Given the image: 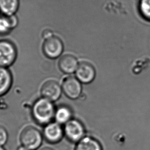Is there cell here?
Segmentation results:
<instances>
[{"mask_svg": "<svg viewBox=\"0 0 150 150\" xmlns=\"http://www.w3.org/2000/svg\"><path fill=\"white\" fill-rule=\"evenodd\" d=\"M17 57L15 44L9 40H0V66L8 68L14 63Z\"/></svg>", "mask_w": 150, "mask_h": 150, "instance_id": "cell-3", "label": "cell"}, {"mask_svg": "<svg viewBox=\"0 0 150 150\" xmlns=\"http://www.w3.org/2000/svg\"><path fill=\"white\" fill-rule=\"evenodd\" d=\"M0 13H1V12H0ZM0 16H1V15H0Z\"/></svg>", "mask_w": 150, "mask_h": 150, "instance_id": "cell-23", "label": "cell"}, {"mask_svg": "<svg viewBox=\"0 0 150 150\" xmlns=\"http://www.w3.org/2000/svg\"><path fill=\"white\" fill-rule=\"evenodd\" d=\"M17 150H29L27 149V148H25V146H22L21 145V146H20L19 148H18V149Z\"/></svg>", "mask_w": 150, "mask_h": 150, "instance_id": "cell-20", "label": "cell"}, {"mask_svg": "<svg viewBox=\"0 0 150 150\" xmlns=\"http://www.w3.org/2000/svg\"><path fill=\"white\" fill-rule=\"evenodd\" d=\"M56 108L54 102L41 97L33 103L31 108V116L36 123L45 126L54 119Z\"/></svg>", "mask_w": 150, "mask_h": 150, "instance_id": "cell-1", "label": "cell"}, {"mask_svg": "<svg viewBox=\"0 0 150 150\" xmlns=\"http://www.w3.org/2000/svg\"><path fill=\"white\" fill-rule=\"evenodd\" d=\"M54 36V33L52 30L46 29L44 30L42 33V37L44 39L46 40Z\"/></svg>", "mask_w": 150, "mask_h": 150, "instance_id": "cell-19", "label": "cell"}, {"mask_svg": "<svg viewBox=\"0 0 150 150\" xmlns=\"http://www.w3.org/2000/svg\"><path fill=\"white\" fill-rule=\"evenodd\" d=\"M42 134L46 142L52 144L58 143L64 135L63 127L56 121H52L44 126Z\"/></svg>", "mask_w": 150, "mask_h": 150, "instance_id": "cell-6", "label": "cell"}, {"mask_svg": "<svg viewBox=\"0 0 150 150\" xmlns=\"http://www.w3.org/2000/svg\"><path fill=\"white\" fill-rule=\"evenodd\" d=\"M76 150H102V149L97 140L91 137H86L80 140Z\"/></svg>", "mask_w": 150, "mask_h": 150, "instance_id": "cell-14", "label": "cell"}, {"mask_svg": "<svg viewBox=\"0 0 150 150\" xmlns=\"http://www.w3.org/2000/svg\"><path fill=\"white\" fill-rule=\"evenodd\" d=\"M12 30L8 16L3 15L0 16V35H6Z\"/></svg>", "mask_w": 150, "mask_h": 150, "instance_id": "cell-16", "label": "cell"}, {"mask_svg": "<svg viewBox=\"0 0 150 150\" xmlns=\"http://www.w3.org/2000/svg\"><path fill=\"white\" fill-rule=\"evenodd\" d=\"M64 50V44L60 38L57 36H52L45 40L42 50L45 56L48 58H58L62 54Z\"/></svg>", "mask_w": 150, "mask_h": 150, "instance_id": "cell-4", "label": "cell"}, {"mask_svg": "<svg viewBox=\"0 0 150 150\" xmlns=\"http://www.w3.org/2000/svg\"><path fill=\"white\" fill-rule=\"evenodd\" d=\"M43 139V134L32 126L25 127L20 135L21 145L29 150H38L42 146Z\"/></svg>", "mask_w": 150, "mask_h": 150, "instance_id": "cell-2", "label": "cell"}, {"mask_svg": "<svg viewBox=\"0 0 150 150\" xmlns=\"http://www.w3.org/2000/svg\"><path fill=\"white\" fill-rule=\"evenodd\" d=\"M19 6V0H0V12L4 16L15 15Z\"/></svg>", "mask_w": 150, "mask_h": 150, "instance_id": "cell-13", "label": "cell"}, {"mask_svg": "<svg viewBox=\"0 0 150 150\" xmlns=\"http://www.w3.org/2000/svg\"><path fill=\"white\" fill-rule=\"evenodd\" d=\"M41 150H54L53 149H51V148H47V147H46V148H43V149H42Z\"/></svg>", "mask_w": 150, "mask_h": 150, "instance_id": "cell-21", "label": "cell"}, {"mask_svg": "<svg viewBox=\"0 0 150 150\" xmlns=\"http://www.w3.org/2000/svg\"><path fill=\"white\" fill-rule=\"evenodd\" d=\"M61 86L64 94L71 99H77L81 94V82L77 78L69 77L65 78Z\"/></svg>", "mask_w": 150, "mask_h": 150, "instance_id": "cell-8", "label": "cell"}, {"mask_svg": "<svg viewBox=\"0 0 150 150\" xmlns=\"http://www.w3.org/2000/svg\"><path fill=\"white\" fill-rule=\"evenodd\" d=\"M8 18L9 21L10 22L12 28L13 29H14L15 28L17 27V25L18 24L19 21H18V18L16 15L9 16H8Z\"/></svg>", "mask_w": 150, "mask_h": 150, "instance_id": "cell-18", "label": "cell"}, {"mask_svg": "<svg viewBox=\"0 0 150 150\" xmlns=\"http://www.w3.org/2000/svg\"><path fill=\"white\" fill-rule=\"evenodd\" d=\"M0 150H5V149L3 146H0Z\"/></svg>", "mask_w": 150, "mask_h": 150, "instance_id": "cell-22", "label": "cell"}, {"mask_svg": "<svg viewBox=\"0 0 150 150\" xmlns=\"http://www.w3.org/2000/svg\"><path fill=\"white\" fill-rule=\"evenodd\" d=\"M13 82V76L7 67L0 66V97L11 90Z\"/></svg>", "mask_w": 150, "mask_h": 150, "instance_id": "cell-11", "label": "cell"}, {"mask_svg": "<svg viewBox=\"0 0 150 150\" xmlns=\"http://www.w3.org/2000/svg\"><path fill=\"white\" fill-rule=\"evenodd\" d=\"M72 117V112L68 106L60 105L57 107L54 113V119L57 123L61 125H65L71 120Z\"/></svg>", "mask_w": 150, "mask_h": 150, "instance_id": "cell-12", "label": "cell"}, {"mask_svg": "<svg viewBox=\"0 0 150 150\" xmlns=\"http://www.w3.org/2000/svg\"><path fill=\"white\" fill-rule=\"evenodd\" d=\"M138 9L142 17L150 21V0H139Z\"/></svg>", "mask_w": 150, "mask_h": 150, "instance_id": "cell-15", "label": "cell"}, {"mask_svg": "<svg viewBox=\"0 0 150 150\" xmlns=\"http://www.w3.org/2000/svg\"><path fill=\"white\" fill-rule=\"evenodd\" d=\"M63 129L67 139L73 142H79L83 138L85 134L83 125L76 119H71L65 124Z\"/></svg>", "mask_w": 150, "mask_h": 150, "instance_id": "cell-5", "label": "cell"}, {"mask_svg": "<svg viewBox=\"0 0 150 150\" xmlns=\"http://www.w3.org/2000/svg\"><path fill=\"white\" fill-rule=\"evenodd\" d=\"M76 78L81 83H90L96 77V70L93 65L87 62L80 63L76 71Z\"/></svg>", "mask_w": 150, "mask_h": 150, "instance_id": "cell-9", "label": "cell"}, {"mask_svg": "<svg viewBox=\"0 0 150 150\" xmlns=\"http://www.w3.org/2000/svg\"><path fill=\"white\" fill-rule=\"evenodd\" d=\"M8 140V133L4 127L0 125V146H4Z\"/></svg>", "mask_w": 150, "mask_h": 150, "instance_id": "cell-17", "label": "cell"}, {"mask_svg": "<svg viewBox=\"0 0 150 150\" xmlns=\"http://www.w3.org/2000/svg\"><path fill=\"white\" fill-rule=\"evenodd\" d=\"M62 92V86L54 80H48L43 84L40 93L42 97L46 98L52 102L58 100Z\"/></svg>", "mask_w": 150, "mask_h": 150, "instance_id": "cell-7", "label": "cell"}, {"mask_svg": "<svg viewBox=\"0 0 150 150\" xmlns=\"http://www.w3.org/2000/svg\"><path fill=\"white\" fill-rule=\"evenodd\" d=\"M79 63L76 57L72 54H65L59 61V69L65 74H71L76 72Z\"/></svg>", "mask_w": 150, "mask_h": 150, "instance_id": "cell-10", "label": "cell"}]
</instances>
